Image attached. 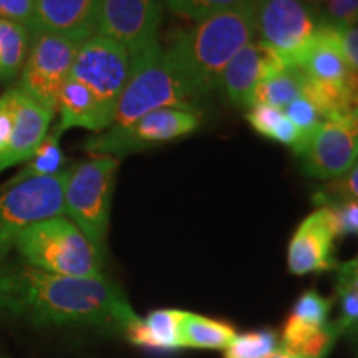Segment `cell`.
Listing matches in <instances>:
<instances>
[{
    "label": "cell",
    "mask_w": 358,
    "mask_h": 358,
    "mask_svg": "<svg viewBox=\"0 0 358 358\" xmlns=\"http://www.w3.org/2000/svg\"><path fill=\"white\" fill-rule=\"evenodd\" d=\"M194 96L163 47L131 65L128 85L120 98L113 127H124L151 111L169 106H189Z\"/></svg>",
    "instance_id": "8992f818"
},
{
    "label": "cell",
    "mask_w": 358,
    "mask_h": 358,
    "mask_svg": "<svg viewBox=\"0 0 358 358\" xmlns=\"http://www.w3.org/2000/svg\"><path fill=\"white\" fill-rule=\"evenodd\" d=\"M32 42L29 27L0 19V82L19 77Z\"/></svg>",
    "instance_id": "7402d4cb"
},
{
    "label": "cell",
    "mask_w": 358,
    "mask_h": 358,
    "mask_svg": "<svg viewBox=\"0 0 358 358\" xmlns=\"http://www.w3.org/2000/svg\"><path fill=\"white\" fill-rule=\"evenodd\" d=\"M70 168L45 178L0 186V261L15 245L27 227L45 219L64 216V191Z\"/></svg>",
    "instance_id": "52a82bcc"
},
{
    "label": "cell",
    "mask_w": 358,
    "mask_h": 358,
    "mask_svg": "<svg viewBox=\"0 0 358 358\" xmlns=\"http://www.w3.org/2000/svg\"><path fill=\"white\" fill-rule=\"evenodd\" d=\"M301 158L303 173L322 181H332L350 171L358 161V110L345 118L322 123Z\"/></svg>",
    "instance_id": "7c38bea8"
},
{
    "label": "cell",
    "mask_w": 358,
    "mask_h": 358,
    "mask_svg": "<svg viewBox=\"0 0 358 358\" xmlns=\"http://www.w3.org/2000/svg\"><path fill=\"white\" fill-rule=\"evenodd\" d=\"M295 66L308 78L325 83L345 82L358 73L343 52L340 29L329 22H324L319 27L299 55Z\"/></svg>",
    "instance_id": "2e32d148"
},
{
    "label": "cell",
    "mask_w": 358,
    "mask_h": 358,
    "mask_svg": "<svg viewBox=\"0 0 358 358\" xmlns=\"http://www.w3.org/2000/svg\"><path fill=\"white\" fill-rule=\"evenodd\" d=\"M6 310L38 325H92L111 334L127 332L140 317L127 295L106 277H70L22 264Z\"/></svg>",
    "instance_id": "6da1fadb"
},
{
    "label": "cell",
    "mask_w": 358,
    "mask_h": 358,
    "mask_svg": "<svg viewBox=\"0 0 358 358\" xmlns=\"http://www.w3.org/2000/svg\"><path fill=\"white\" fill-rule=\"evenodd\" d=\"M13 116L6 93L0 96V171L7 169V156L12 145Z\"/></svg>",
    "instance_id": "836d02e7"
},
{
    "label": "cell",
    "mask_w": 358,
    "mask_h": 358,
    "mask_svg": "<svg viewBox=\"0 0 358 358\" xmlns=\"http://www.w3.org/2000/svg\"><path fill=\"white\" fill-rule=\"evenodd\" d=\"M163 0H101L96 34L127 48L131 65L161 48Z\"/></svg>",
    "instance_id": "30bf717a"
},
{
    "label": "cell",
    "mask_w": 358,
    "mask_h": 358,
    "mask_svg": "<svg viewBox=\"0 0 358 358\" xmlns=\"http://www.w3.org/2000/svg\"><path fill=\"white\" fill-rule=\"evenodd\" d=\"M164 6L182 19L199 22L214 13L229 10L248 0H163Z\"/></svg>",
    "instance_id": "4316f807"
},
{
    "label": "cell",
    "mask_w": 358,
    "mask_h": 358,
    "mask_svg": "<svg viewBox=\"0 0 358 358\" xmlns=\"http://www.w3.org/2000/svg\"><path fill=\"white\" fill-rule=\"evenodd\" d=\"M199 127L201 113L194 106H169L151 111L124 127L111 124L105 131L87 138L83 151L92 156L122 159L124 156L189 136L198 131Z\"/></svg>",
    "instance_id": "5b68a950"
},
{
    "label": "cell",
    "mask_w": 358,
    "mask_h": 358,
    "mask_svg": "<svg viewBox=\"0 0 358 358\" xmlns=\"http://www.w3.org/2000/svg\"><path fill=\"white\" fill-rule=\"evenodd\" d=\"M308 2H322V0H308Z\"/></svg>",
    "instance_id": "f35d334b"
},
{
    "label": "cell",
    "mask_w": 358,
    "mask_h": 358,
    "mask_svg": "<svg viewBox=\"0 0 358 358\" xmlns=\"http://www.w3.org/2000/svg\"><path fill=\"white\" fill-rule=\"evenodd\" d=\"M6 95L13 116L12 145L7 156V168H10L32 158L40 143L48 134L55 113L27 95L19 87L7 90Z\"/></svg>",
    "instance_id": "9a60e30c"
},
{
    "label": "cell",
    "mask_w": 358,
    "mask_h": 358,
    "mask_svg": "<svg viewBox=\"0 0 358 358\" xmlns=\"http://www.w3.org/2000/svg\"><path fill=\"white\" fill-rule=\"evenodd\" d=\"M0 19L19 22L32 30L35 22V0H0Z\"/></svg>",
    "instance_id": "d6a6232c"
},
{
    "label": "cell",
    "mask_w": 358,
    "mask_h": 358,
    "mask_svg": "<svg viewBox=\"0 0 358 358\" xmlns=\"http://www.w3.org/2000/svg\"><path fill=\"white\" fill-rule=\"evenodd\" d=\"M340 37L348 62L358 71V19L345 29H340Z\"/></svg>",
    "instance_id": "e575fe53"
},
{
    "label": "cell",
    "mask_w": 358,
    "mask_h": 358,
    "mask_svg": "<svg viewBox=\"0 0 358 358\" xmlns=\"http://www.w3.org/2000/svg\"><path fill=\"white\" fill-rule=\"evenodd\" d=\"M266 358H299L297 355H294V353H290L285 350V348H279V350H275L274 353H271V355L266 357Z\"/></svg>",
    "instance_id": "8d00e7d4"
},
{
    "label": "cell",
    "mask_w": 358,
    "mask_h": 358,
    "mask_svg": "<svg viewBox=\"0 0 358 358\" xmlns=\"http://www.w3.org/2000/svg\"><path fill=\"white\" fill-rule=\"evenodd\" d=\"M332 308V301L325 299L317 290H306L297 302L294 303L292 312L289 317L302 322V324L312 325V327H322L329 324V313Z\"/></svg>",
    "instance_id": "83f0119b"
},
{
    "label": "cell",
    "mask_w": 358,
    "mask_h": 358,
    "mask_svg": "<svg viewBox=\"0 0 358 358\" xmlns=\"http://www.w3.org/2000/svg\"><path fill=\"white\" fill-rule=\"evenodd\" d=\"M57 113L60 115V122L55 129L60 134L71 128H85L98 133L110 128L108 120L103 115L95 95L73 77H69L62 87Z\"/></svg>",
    "instance_id": "ac0fdd59"
},
{
    "label": "cell",
    "mask_w": 358,
    "mask_h": 358,
    "mask_svg": "<svg viewBox=\"0 0 358 358\" xmlns=\"http://www.w3.org/2000/svg\"><path fill=\"white\" fill-rule=\"evenodd\" d=\"M13 289H15V271L7 266L6 261H0V308L3 310L10 302Z\"/></svg>",
    "instance_id": "d590c367"
},
{
    "label": "cell",
    "mask_w": 358,
    "mask_h": 358,
    "mask_svg": "<svg viewBox=\"0 0 358 358\" xmlns=\"http://www.w3.org/2000/svg\"><path fill=\"white\" fill-rule=\"evenodd\" d=\"M319 192L327 196H337V198H348L358 203V161L343 176L327 181Z\"/></svg>",
    "instance_id": "1f68e13d"
},
{
    "label": "cell",
    "mask_w": 358,
    "mask_h": 358,
    "mask_svg": "<svg viewBox=\"0 0 358 358\" xmlns=\"http://www.w3.org/2000/svg\"><path fill=\"white\" fill-rule=\"evenodd\" d=\"M306 73L297 66H289L268 75L254 88L250 96V108L254 105H271L284 110L299 96H302Z\"/></svg>",
    "instance_id": "44dd1931"
},
{
    "label": "cell",
    "mask_w": 358,
    "mask_h": 358,
    "mask_svg": "<svg viewBox=\"0 0 358 358\" xmlns=\"http://www.w3.org/2000/svg\"><path fill=\"white\" fill-rule=\"evenodd\" d=\"M129 75L131 60L127 48L105 35L95 34L80 47L70 77L82 82L95 95L111 127Z\"/></svg>",
    "instance_id": "ba28073f"
},
{
    "label": "cell",
    "mask_w": 358,
    "mask_h": 358,
    "mask_svg": "<svg viewBox=\"0 0 358 358\" xmlns=\"http://www.w3.org/2000/svg\"><path fill=\"white\" fill-rule=\"evenodd\" d=\"M337 272V301L340 315L335 320L340 335H347L352 340H358V275L353 271L352 261L338 264Z\"/></svg>",
    "instance_id": "603a6c76"
},
{
    "label": "cell",
    "mask_w": 358,
    "mask_h": 358,
    "mask_svg": "<svg viewBox=\"0 0 358 358\" xmlns=\"http://www.w3.org/2000/svg\"><path fill=\"white\" fill-rule=\"evenodd\" d=\"M181 310L159 308L153 310L146 319H138L124 332L129 342L155 352H171L179 348L178 322Z\"/></svg>",
    "instance_id": "d6986e66"
},
{
    "label": "cell",
    "mask_w": 358,
    "mask_h": 358,
    "mask_svg": "<svg viewBox=\"0 0 358 358\" xmlns=\"http://www.w3.org/2000/svg\"><path fill=\"white\" fill-rule=\"evenodd\" d=\"M120 159L92 156L71 166L65 182V214L106 259L111 201Z\"/></svg>",
    "instance_id": "277c9868"
},
{
    "label": "cell",
    "mask_w": 358,
    "mask_h": 358,
    "mask_svg": "<svg viewBox=\"0 0 358 358\" xmlns=\"http://www.w3.org/2000/svg\"><path fill=\"white\" fill-rule=\"evenodd\" d=\"M237 337L236 329L226 322L198 313L181 312L178 322L179 347L227 348Z\"/></svg>",
    "instance_id": "ffe728a7"
},
{
    "label": "cell",
    "mask_w": 358,
    "mask_h": 358,
    "mask_svg": "<svg viewBox=\"0 0 358 358\" xmlns=\"http://www.w3.org/2000/svg\"><path fill=\"white\" fill-rule=\"evenodd\" d=\"M101 0H35L30 32H52L88 40L96 34Z\"/></svg>",
    "instance_id": "e0dca14e"
},
{
    "label": "cell",
    "mask_w": 358,
    "mask_h": 358,
    "mask_svg": "<svg viewBox=\"0 0 358 358\" xmlns=\"http://www.w3.org/2000/svg\"><path fill=\"white\" fill-rule=\"evenodd\" d=\"M279 348V338L272 330H259L237 335L226 348L224 358H266Z\"/></svg>",
    "instance_id": "d4e9b609"
},
{
    "label": "cell",
    "mask_w": 358,
    "mask_h": 358,
    "mask_svg": "<svg viewBox=\"0 0 358 358\" xmlns=\"http://www.w3.org/2000/svg\"><path fill=\"white\" fill-rule=\"evenodd\" d=\"M13 249L25 266L57 275L105 277V257L65 216L45 219L22 232Z\"/></svg>",
    "instance_id": "3957f363"
},
{
    "label": "cell",
    "mask_w": 358,
    "mask_h": 358,
    "mask_svg": "<svg viewBox=\"0 0 358 358\" xmlns=\"http://www.w3.org/2000/svg\"><path fill=\"white\" fill-rule=\"evenodd\" d=\"M324 22V17L320 19L302 0H261L259 3L257 34L290 66H295Z\"/></svg>",
    "instance_id": "8fae6325"
},
{
    "label": "cell",
    "mask_w": 358,
    "mask_h": 358,
    "mask_svg": "<svg viewBox=\"0 0 358 358\" xmlns=\"http://www.w3.org/2000/svg\"><path fill=\"white\" fill-rule=\"evenodd\" d=\"M284 113L295 127L301 129L307 145L308 141H310L312 134L322 127V123H324V118L320 116L319 110H317L315 105H313L312 101H308L306 96H299L297 100H294L290 105L285 106Z\"/></svg>",
    "instance_id": "f1b7e54d"
},
{
    "label": "cell",
    "mask_w": 358,
    "mask_h": 358,
    "mask_svg": "<svg viewBox=\"0 0 358 358\" xmlns=\"http://www.w3.org/2000/svg\"><path fill=\"white\" fill-rule=\"evenodd\" d=\"M324 19L338 29H345L358 19V0H324Z\"/></svg>",
    "instance_id": "4dcf8cb0"
},
{
    "label": "cell",
    "mask_w": 358,
    "mask_h": 358,
    "mask_svg": "<svg viewBox=\"0 0 358 358\" xmlns=\"http://www.w3.org/2000/svg\"><path fill=\"white\" fill-rule=\"evenodd\" d=\"M60 136L62 134L53 129L43 138L40 143L37 151L32 155V158L27 159L24 168L7 182H20L32 178H45L53 176V174L64 171L66 166V158L60 148Z\"/></svg>",
    "instance_id": "cb8c5ba5"
},
{
    "label": "cell",
    "mask_w": 358,
    "mask_h": 358,
    "mask_svg": "<svg viewBox=\"0 0 358 358\" xmlns=\"http://www.w3.org/2000/svg\"><path fill=\"white\" fill-rule=\"evenodd\" d=\"M261 0H248L229 10L196 22L164 48L174 69L201 96L221 87L226 66L257 34Z\"/></svg>",
    "instance_id": "7a4b0ae2"
},
{
    "label": "cell",
    "mask_w": 358,
    "mask_h": 358,
    "mask_svg": "<svg viewBox=\"0 0 358 358\" xmlns=\"http://www.w3.org/2000/svg\"><path fill=\"white\" fill-rule=\"evenodd\" d=\"M85 40L52 32H32V42L17 87L57 113L62 87L71 73Z\"/></svg>",
    "instance_id": "9c48e42d"
},
{
    "label": "cell",
    "mask_w": 358,
    "mask_h": 358,
    "mask_svg": "<svg viewBox=\"0 0 358 358\" xmlns=\"http://www.w3.org/2000/svg\"><path fill=\"white\" fill-rule=\"evenodd\" d=\"M352 266H353V271H355V274L358 275V256H357V259H353L352 261Z\"/></svg>",
    "instance_id": "74e56055"
},
{
    "label": "cell",
    "mask_w": 358,
    "mask_h": 358,
    "mask_svg": "<svg viewBox=\"0 0 358 358\" xmlns=\"http://www.w3.org/2000/svg\"><path fill=\"white\" fill-rule=\"evenodd\" d=\"M284 110L275 108V106L271 105H254L248 115H245V120H248L250 127H252L254 131H257L262 136L272 140L274 138L275 129L279 128L282 120H284Z\"/></svg>",
    "instance_id": "f546056e"
},
{
    "label": "cell",
    "mask_w": 358,
    "mask_h": 358,
    "mask_svg": "<svg viewBox=\"0 0 358 358\" xmlns=\"http://www.w3.org/2000/svg\"><path fill=\"white\" fill-rule=\"evenodd\" d=\"M313 203L319 208H327L334 216L338 237L358 236V203L348 198L327 196L317 191Z\"/></svg>",
    "instance_id": "484cf974"
},
{
    "label": "cell",
    "mask_w": 358,
    "mask_h": 358,
    "mask_svg": "<svg viewBox=\"0 0 358 358\" xmlns=\"http://www.w3.org/2000/svg\"><path fill=\"white\" fill-rule=\"evenodd\" d=\"M337 237L334 216L329 209L319 208L308 214L290 239L287 254L290 274L307 275L335 271L338 267L335 259Z\"/></svg>",
    "instance_id": "4fadbf2b"
},
{
    "label": "cell",
    "mask_w": 358,
    "mask_h": 358,
    "mask_svg": "<svg viewBox=\"0 0 358 358\" xmlns=\"http://www.w3.org/2000/svg\"><path fill=\"white\" fill-rule=\"evenodd\" d=\"M289 66L287 62L266 42L252 40L226 66L221 78V87L232 105L250 108V96H252L254 88L268 75L289 69Z\"/></svg>",
    "instance_id": "5bb4252c"
}]
</instances>
